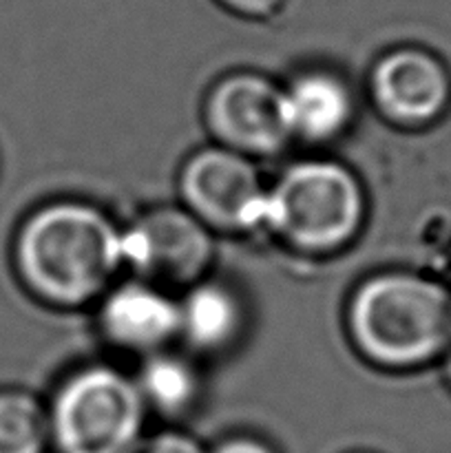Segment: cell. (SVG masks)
<instances>
[{
	"mask_svg": "<svg viewBox=\"0 0 451 453\" xmlns=\"http://www.w3.org/2000/svg\"><path fill=\"white\" fill-rule=\"evenodd\" d=\"M13 264L27 290L44 303L88 305L109 290L124 265L122 228L88 202H49L18 228Z\"/></svg>",
	"mask_w": 451,
	"mask_h": 453,
	"instance_id": "6da1fadb",
	"label": "cell"
},
{
	"mask_svg": "<svg viewBox=\"0 0 451 453\" xmlns=\"http://www.w3.org/2000/svg\"><path fill=\"white\" fill-rule=\"evenodd\" d=\"M348 334L365 361L414 370L451 345V296L440 283L407 270L363 279L345 310Z\"/></svg>",
	"mask_w": 451,
	"mask_h": 453,
	"instance_id": "7a4b0ae2",
	"label": "cell"
},
{
	"mask_svg": "<svg viewBox=\"0 0 451 453\" xmlns=\"http://www.w3.org/2000/svg\"><path fill=\"white\" fill-rule=\"evenodd\" d=\"M365 188L336 159H301L268 188L265 224L283 243L305 255H332L365 226Z\"/></svg>",
	"mask_w": 451,
	"mask_h": 453,
	"instance_id": "3957f363",
	"label": "cell"
},
{
	"mask_svg": "<svg viewBox=\"0 0 451 453\" xmlns=\"http://www.w3.org/2000/svg\"><path fill=\"white\" fill-rule=\"evenodd\" d=\"M57 453H135L146 405L135 379L104 363L71 372L47 403Z\"/></svg>",
	"mask_w": 451,
	"mask_h": 453,
	"instance_id": "277c9868",
	"label": "cell"
},
{
	"mask_svg": "<svg viewBox=\"0 0 451 453\" xmlns=\"http://www.w3.org/2000/svg\"><path fill=\"white\" fill-rule=\"evenodd\" d=\"M212 261V230L184 206L150 208L122 230V264L166 290L206 279Z\"/></svg>",
	"mask_w": 451,
	"mask_h": 453,
	"instance_id": "5b68a950",
	"label": "cell"
},
{
	"mask_svg": "<svg viewBox=\"0 0 451 453\" xmlns=\"http://www.w3.org/2000/svg\"><path fill=\"white\" fill-rule=\"evenodd\" d=\"M184 208L210 230L248 233L264 228L268 186L252 157L208 146L184 162L180 171Z\"/></svg>",
	"mask_w": 451,
	"mask_h": 453,
	"instance_id": "8992f818",
	"label": "cell"
},
{
	"mask_svg": "<svg viewBox=\"0 0 451 453\" xmlns=\"http://www.w3.org/2000/svg\"><path fill=\"white\" fill-rule=\"evenodd\" d=\"M203 118L219 146L246 157L277 155L292 140L281 87L255 71L217 80L203 104Z\"/></svg>",
	"mask_w": 451,
	"mask_h": 453,
	"instance_id": "52a82bcc",
	"label": "cell"
},
{
	"mask_svg": "<svg viewBox=\"0 0 451 453\" xmlns=\"http://www.w3.org/2000/svg\"><path fill=\"white\" fill-rule=\"evenodd\" d=\"M97 301V327L119 352L146 358L180 341V299L166 288L133 277Z\"/></svg>",
	"mask_w": 451,
	"mask_h": 453,
	"instance_id": "ba28073f",
	"label": "cell"
},
{
	"mask_svg": "<svg viewBox=\"0 0 451 453\" xmlns=\"http://www.w3.org/2000/svg\"><path fill=\"white\" fill-rule=\"evenodd\" d=\"M447 69L432 53L401 47L385 53L370 73V96L385 119L401 127L433 122L449 102Z\"/></svg>",
	"mask_w": 451,
	"mask_h": 453,
	"instance_id": "9c48e42d",
	"label": "cell"
},
{
	"mask_svg": "<svg viewBox=\"0 0 451 453\" xmlns=\"http://www.w3.org/2000/svg\"><path fill=\"white\" fill-rule=\"evenodd\" d=\"M283 91V113L292 140L327 144L343 135L356 113L352 87L330 69H305Z\"/></svg>",
	"mask_w": 451,
	"mask_h": 453,
	"instance_id": "30bf717a",
	"label": "cell"
},
{
	"mask_svg": "<svg viewBox=\"0 0 451 453\" xmlns=\"http://www.w3.org/2000/svg\"><path fill=\"white\" fill-rule=\"evenodd\" d=\"M184 292L180 299V341L197 354L233 349L248 326V308L237 288L206 277Z\"/></svg>",
	"mask_w": 451,
	"mask_h": 453,
	"instance_id": "8fae6325",
	"label": "cell"
},
{
	"mask_svg": "<svg viewBox=\"0 0 451 453\" xmlns=\"http://www.w3.org/2000/svg\"><path fill=\"white\" fill-rule=\"evenodd\" d=\"M135 385L146 410L162 416H181L193 410L202 394V379L186 354L175 349L150 354L141 358Z\"/></svg>",
	"mask_w": 451,
	"mask_h": 453,
	"instance_id": "7c38bea8",
	"label": "cell"
},
{
	"mask_svg": "<svg viewBox=\"0 0 451 453\" xmlns=\"http://www.w3.org/2000/svg\"><path fill=\"white\" fill-rule=\"evenodd\" d=\"M47 403L25 389H0V453H47Z\"/></svg>",
	"mask_w": 451,
	"mask_h": 453,
	"instance_id": "4fadbf2b",
	"label": "cell"
},
{
	"mask_svg": "<svg viewBox=\"0 0 451 453\" xmlns=\"http://www.w3.org/2000/svg\"><path fill=\"white\" fill-rule=\"evenodd\" d=\"M135 453H208V449L188 434L166 429L155 434L150 441L141 442Z\"/></svg>",
	"mask_w": 451,
	"mask_h": 453,
	"instance_id": "5bb4252c",
	"label": "cell"
},
{
	"mask_svg": "<svg viewBox=\"0 0 451 453\" xmlns=\"http://www.w3.org/2000/svg\"><path fill=\"white\" fill-rule=\"evenodd\" d=\"M215 3L234 16L248 18V20H265V18L277 16L286 0H215Z\"/></svg>",
	"mask_w": 451,
	"mask_h": 453,
	"instance_id": "9a60e30c",
	"label": "cell"
},
{
	"mask_svg": "<svg viewBox=\"0 0 451 453\" xmlns=\"http://www.w3.org/2000/svg\"><path fill=\"white\" fill-rule=\"evenodd\" d=\"M208 453H277V451H274L268 442L261 441V438L243 434V436L226 438V441H221L219 445L208 449Z\"/></svg>",
	"mask_w": 451,
	"mask_h": 453,
	"instance_id": "2e32d148",
	"label": "cell"
},
{
	"mask_svg": "<svg viewBox=\"0 0 451 453\" xmlns=\"http://www.w3.org/2000/svg\"><path fill=\"white\" fill-rule=\"evenodd\" d=\"M447 372H449V379H451V345H449V361H447Z\"/></svg>",
	"mask_w": 451,
	"mask_h": 453,
	"instance_id": "e0dca14e",
	"label": "cell"
}]
</instances>
